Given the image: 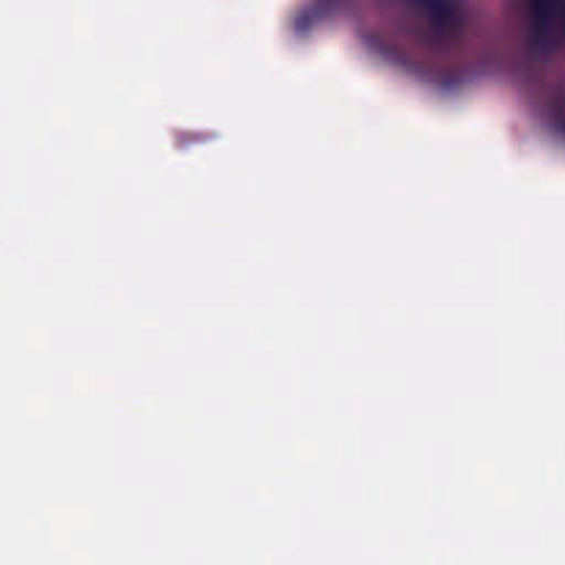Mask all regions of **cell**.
<instances>
[{"label": "cell", "instance_id": "6da1fadb", "mask_svg": "<svg viewBox=\"0 0 565 565\" xmlns=\"http://www.w3.org/2000/svg\"><path fill=\"white\" fill-rule=\"evenodd\" d=\"M530 33L539 53H552L561 44L563 0H530Z\"/></svg>", "mask_w": 565, "mask_h": 565}]
</instances>
